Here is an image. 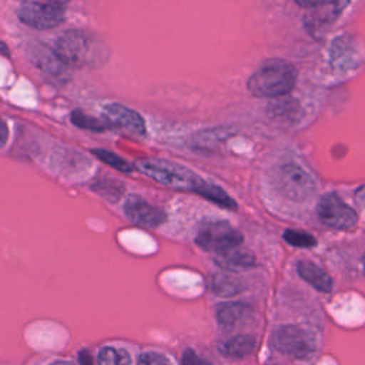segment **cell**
<instances>
[{"mask_svg": "<svg viewBox=\"0 0 365 365\" xmlns=\"http://www.w3.org/2000/svg\"><path fill=\"white\" fill-rule=\"evenodd\" d=\"M298 81L297 67L282 58L267 60L248 78V91L258 98H275L287 96Z\"/></svg>", "mask_w": 365, "mask_h": 365, "instance_id": "obj_1", "label": "cell"}, {"mask_svg": "<svg viewBox=\"0 0 365 365\" xmlns=\"http://www.w3.org/2000/svg\"><path fill=\"white\" fill-rule=\"evenodd\" d=\"M135 167L158 184L174 190L194 191L201 180V177L190 168L161 158H140L135 161Z\"/></svg>", "mask_w": 365, "mask_h": 365, "instance_id": "obj_2", "label": "cell"}, {"mask_svg": "<svg viewBox=\"0 0 365 365\" xmlns=\"http://www.w3.org/2000/svg\"><path fill=\"white\" fill-rule=\"evenodd\" d=\"M272 184L281 195L297 202L307 201L315 192V181L311 174L294 161L282 163L275 168Z\"/></svg>", "mask_w": 365, "mask_h": 365, "instance_id": "obj_3", "label": "cell"}, {"mask_svg": "<svg viewBox=\"0 0 365 365\" xmlns=\"http://www.w3.org/2000/svg\"><path fill=\"white\" fill-rule=\"evenodd\" d=\"M195 242L204 251L215 255L241 245L242 235L228 221H205L198 228Z\"/></svg>", "mask_w": 365, "mask_h": 365, "instance_id": "obj_4", "label": "cell"}, {"mask_svg": "<svg viewBox=\"0 0 365 365\" xmlns=\"http://www.w3.org/2000/svg\"><path fill=\"white\" fill-rule=\"evenodd\" d=\"M274 346L284 355L304 359L311 356L317 349L315 335L299 325H282L272 336Z\"/></svg>", "mask_w": 365, "mask_h": 365, "instance_id": "obj_5", "label": "cell"}, {"mask_svg": "<svg viewBox=\"0 0 365 365\" xmlns=\"http://www.w3.org/2000/svg\"><path fill=\"white\" fill-rule=\"evenodd\" d=\"M54 51L68 67L91 64L94 54L91 37L78 30L63 33L54 43Z\"/></svg>", "mask_w": 365, "mask_h": 365, "instance_id": "obj_6", "label": "cell"}, {"mask_svg": "<svg viewBox=\"0 0 365 365\" xmlns=\"http://www.w3.org/2000/svg\"><path fill=\"white\" fill-rule=\"evenodd\" d=\"M27 56L33 66L56 86H63L70 80V67L58 57L54 48H50L38 41L29 43Z\"/></svg>", "mask_w": 365, "mask_h": 365, "instance_id": "obj_7", "label": "cell"}, {"mask_svg": "<svg viewBox=\"0 0 365 365\" xmlns=\"http://www.w3.org/2000/svg\"><path fill=\"white\" fill-rule=\"evenodd\" d=\"M17 17L29 27L46 30L57 27L64 20L63 6L26 0L17 9Z\"/></svg>", "mask_w": 365, "mask_h": 365, "instance_id": "obj_8", "label": "cell"}, {"mask_svg": "<svg viewBox=\"0 0 365 365\" xmlns=\"http://www.w3.org/2000/svg\"><path fill=\"white\" fill-rule=\"evenodd\" d=\"M317 215L322 224L335 230L351 228L358 220L356 212L334 192L319 198L317 204Z\"/></svg>", "mask_w": 365, "mask_h": 365, "instance_id": "obj_9", "label": "cell"}, {"mask_svg": "<svg viewBox=\"0 0 365 365\" xmlns=\"http://www.w3.org/2000/svg\"><path fill=\"white\" fill-rule=\"evenodd\" d=\"M349 0H329L325 4L308 9L304 16L305 30L315 38H319L341 16Z\"/></svg>", "mask_w": 365, "mask_h": 365, "instance_id": "obj_10", "label": "cell"}, {"mask_svg": "<svg viewBox=\"0 0 365 365\" xmlns=\"http://www.w3.org/2000/svg\"><path fill=\"white\" fill-rule=\"evenodd\" d=\"M103 113L107 123L120 128L121 131L135 137L145 134L144 118L137 111L120 103H108L103 107Z\"/></svg>", "mask_w": 365, "mask_h": 365, "instance_id": "obj_11", "label": "cell"}, {"mask_svg": "<svg viewBox=\"0 0 365 365\" xmlns=\"http://www.w3.org/2000/svg\"><path fill=\"white\" fill-rule=\"evenodd\" d=\"M125 217L138 225L155 228L165 221V212L157 207H153L138 195H130L124 202Z\"/></svg>", "mask_w": 365, "mask_h": 365, "instance_id": "obj_12", "label": "cell"}, {"mask_svg": "<svg viewBox=\"0 0 365 365\" xmlns=\"http://www.w3.org/2000/svg\"><path fill=\"white\" fill-rule=\"evenodd\" d=\"M214 262L224 269L237 271V269H247L254 267L257 259L251 251H248L247 248H241V245H238L225 252L215 254Z\"/></svg>", "mask_w": 365, "mask_h": 365, "instance_id": "obj_13", "label": "cell"}, {"mask_svg": "<svg viewBox=\"0 0 365 365\" xmlns=\"http://www.w3.org/2000/svg\"><path fill=\"white\" fill-rule=\"evenodd\" d=\"M297 272L305 282L312 285L319 292H329L332 289V278L329 277V274L312 261H298Z\"/></svg>", "mask_w": 365, "mask_h": 365, "instance_id": "obj_14", "label": "cell"}, {"mask_svg": "<svg viewBox=\"0 0 365 365\" xmlns=\"http://www.w3.org/2000/svg\"><path fill=\"white\" fill-rule=\"evenodd\" d=\"M250 312H251V307L248 304L237 301V302L220 304L215 309V317L221 327L231 328L235 324H238L241 319H244Z\"/></svg>", "mask_w": 365, "mask_h": 365, "instance_id": "obj_15", "label": "cell"}, {"mask_svg": "<svg viewBox=\"0 0 365 365\" xmlns=\"http://www.w3.org/2000/svg\"><path fill=\"white\" fill-rule=\"evenodd\" d=\"M255 349V338L251 335H235L224 342L220 344L218 351L227 356L240 359L250 354H252Z\"/></svg>", "mask_w": 365, "mask_h": 365, "instance_id": "obj_16", "label": "cell"}, {"mask_svg": "<svg viewBox=\"0 0 365 365\" xmlns=\"http://www.w3.org/2000/svg\"><path fill=\"white\" fill-rule=\"evenodd\" d=\"M268 113L271 117L279 121H295L301 115V107L295 98H289L287 96L275 97L269 106Z\"/></svg>", "mask_w": 365, "mask_h": 365, "instance_id": "obj_17", "label": "cell"}, {"mask_svg": "<svg viewBox=\"0 0 365 365\" xmlns=\"http://www.w3.org/2000/svg\"><path fill=\"white\" fill-rule=\"evenodd\" d=\"M194 192H197L198 195H201L202 198L212 201L227 210H235L237 208V202L234 201V198H231L221 187L208 182L205 180H200V182L197 184V187L194 188Z\"/></svg>", "mask_w": 365, "mask_h": 365, "instance_id": "obj_18", "label": "cell"}, {"mask_svg": "<svg viewBox=\"0 0 365 365\" xmlns=\"http://www.w3.org/2000/svg\"><path fill=\"white\" fill-rule=\"evenodd\" d=\"M210 287L217 295H222V297L238 294L242 288L241 282L237 278H232L225 274H215L210 282Z\"/></svg>", "mask_w": 365, "mask_h": 365, "instance_id": "obj_19", "label": "cell"}, {"mask_svg": "<svg viewBox=\"0 0 365 365\" xmlns=\"http://www.w3.org/2000/svg\"><path fill=\"white\" fill-rule=\"evenodd\" d=\"M70 118H71V123L74 125H77L80 128H84V130H88V131H94V133H101L108 127V123H106L103 120H98L96 117H91V115L86 114L81 110L71 111Z\"/></svg>", "mask_w": 365, "mask_h": 365, "instance_id": "obj_20", "label": "cell"}, {"mask_svg": "<svg viewBox=\"0 0 365 365\" xmlns=\"http://www.w3.org/2000/svg\"><path fill=\"white\" fill-rule=\"evenodd\" d=\"M93 154H94L98 160H101L103 163L108 164L110 167H113V168H115V170H118V171H121V173H131L133 168H134L128 161H125L124 158H121L120 155H117V154H114V153H111V151H108V150H104V148H94V150H93Z\"/></svg>", "mask_w": 365, "mask_h": 365, "instance_id": "obj_21", "label": "cell"}, {"mask_svg": "<svg viewBox=\"0 0 365 365\" xmlns=\"http://www.w3.org/2000/svg\"><path fill=\"white\" fill-rule=\"evenodd\" d=\"M98 365H130V358L123 349L106 346L98 352Z\"/></svg>", "mask_w": 365, "mask_h": 365, "instance_id": "obj_22", "label": "cell"}, {"mask_svg": "<svg viewBox=\"0 0 365 365\" xmlns=\"http://www.w3.org/2000/svg\"><path fill=\"white\" fill-rule=\"evenodd\" d=\"M284 240L289 245L298 247V248H311V247H315L317 244V240L314 235L301 230H287L284 232Z\"/></svg>", "mask_w": 365, "mask_h": 365, "instance_id": "obj_23", "label": "cell"}, {"mask_svg": "<svg viewBox=\"0 0 365 365\" xmlns=\"http://www.w3.org/2000/svg\"><path fill=\"white\" fill-rule=\"evenodd\" d=\"M230 134H231V130L218 127V128H211V130H204V131L197 133L195 137H194V140H195V144H197L198 147H204V145L210 147L211 143L222 141V140H225Z\"/></svg>", "mask_w": 365, "mask_h": 365, "instance_id": "obj_24", "label": "cell"}, {"mask_svg": "<svg viewBox=\"0 0 365 365\" xmlns=\"http://www.w3.org/2000/svg\"><path fill=\"white\" fill-rule=\"evenodd\" d=\"M137 365H171V364L163 354L148 351L140 355Z\"/></svg>", "mask_w": 365, "mask_h": 365, "instance_id": "obj_25", "label": "cell"}, {"mask_svg": "<svg viewBox=\"0 0 365 365\" xmlns=\"http://www.w3.org/2000/svg\"><path fill=\"white\" fill-rule=\"evenodd\" d=\"M182 365H211L208 361L201 358L192 348H187L182 352Z\"/></svg>", "mask_w": 365, "mask_h": 365, "instance_id": "obj_26", "label": "cell"}, {"mask_svg": "<svg viewBox=\"0 0 365 365\" xmlns=\"http://www.w3.org/2000/svg\"><path fill=\"white\" fill-rule=\"evenodd\" d=\"M327 1L329 0H295V3L302 7V9H312V7H317V6H321V4H325Z\"/></svg>", "mask_w": 365, "mask_h": 365, "instance_id": "obj_27", "label": "cell"}, {"mask_svg": "<svg viewBox=\"0 0 365 365\" xmlns=\"http://www.w3.org/2000/svg\"><path fill=\"white\" fill-rule=\"evenodd\" d=\"M7 138H9V128L6 123L0 118V148L4 147V144L7 143Z\"/></svg>", "mask_w": 365, "mask_h": 365, "instance_id": "obj_28", "label": "cell"}, {"mask_svg": "<svg viewBox=\"0 0 365 365\" xmlns=\"http://www.w3.org/2000/svg\"><path fill=\"white\" fill-rule=\"evenodd\" d=\"M78 358H80V364H81V365H93L91 358H90V355H88L87 351H81V352L78 354Z\"/></svg>", "mask_w": 365, "mask_h": 365, "instance_id": "obj_29", "label": "cell"}, {"mask_svg": "<svg viewBox=\"0 0 365 365\" xmlns=\"http://www.w3.org/2000/svg\"><path fill=\"white\" fill-rule=\"evenodd\" d=\"M356 197L361 200H365V185H362L356 190Z\"/></svg>", "mask_w": 365, "mask_h": 365, "instance_id": "obj_30", "label": "cell"}, {"mask_svg": "<svg viewBox=\"0 0 365 365\" xmlns=\"http://www.w3.org/2000/svg\"><path fill=\"white\" fill-rule=\"evenodd\" d=\"M0 53H1V54H4V56H9V54H10L9 47H7L3 41H0Z\"/></svg>", "mask_w": 365, "mask_h": 365, "instance_id": "obj_31", "label": "cell"}, {"mask_svg": "<svg viewBox=\"0 0 365 365\" xmlns=\"http://www.w3.org/2000/svg\"><path fill=\"white\" fill-rule=\"evenodd\" d=\"M70 0H47V3H51V4H57V6H63L66 3H68Z\"/></svg>", "mask_w": 365, "mask_h": 365, "instance_id": "obj_32", "label": "cell"}, {"mask_svg": "<svg viewBox=\"0 0 365 365\" xmlns=\"http://www.w3.org/2000/svg\"><path fill=\"white\" fill-rule=\"evenodd\" d=\"M51 365H73L70 362H66V361H57V362H53Z\"/></svg>", "mask_w": 365, "mask_h": 365, "instance_id": "obj_33", "label": "cell"}, {"mask_svg": "<svg viewBox=\"0 0 365 365\" xmlns=\"http://www.w3.org/2000/svg\"><path fill=\"white\" fill-rule=\"evenodd\" d=\"M362 267H364V272H365V254L362 257Z\"/></svg>", "mask_w": 365, "mask_h": 365, "instance_id": "obj_34", "label": "cell"}]
</instances>
